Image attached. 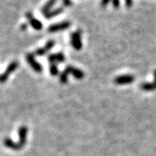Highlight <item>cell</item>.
<instances>
[{
    "label": "cell",
    "instance_id": "6da1fadb",
    "mask_svg": "<svg viewBox=\"0 0 156 156\" xmlns=\"http://www.w3.org/2000/svg\"><path fill=\"white\" fill-rule=\"evenodd\" d=\"M27 133L28 128L26 126L20 127L18 129V135H19V141L15 143L11 139L5 138L3 140V144L8 148L14 151H20L26 145V140H27Z\"/></svg>",
    "mask_w": 156,
    "mask_h": 156
},
{
    "label": "cell",
    "instance_id": "7a4b0ae2",
    "mask_svg": "<svg viewBox=\"0 0 156 156\" xmlns=\"http://www.w3.org/2000/svg\"><path fill=\"white\" fill-rule=\"evenodd\" d=\"M82 34L83 32L81 30H78L76 31L71 33V44L74 49L79 51L83 48L82 43Z\"/></svg>",
    "mask_w": 156,
    "mask_h": 156
},
{
    "label": "cell",
    "instance_id": "3957f363",
    "mask_svg": "<svg viewBox=\"0 0 156 156\" xmlns=\"http://www.w3.org/2000/svg\"><path fill=\"white\" fill-rule=\"evenodd\" d=\"M18 65H19V63L18 61H13L8 65L6 70L3 72V74L0 75V83H4L7 81L8 78L11 75L14 71H15L17 68L18 67Z\"/></svg>",
    "mask_w": 156,
    "mask_h": 156
},
{
    "label": "cell",
    "instance_id": "277c9868",
    "mask_svg": "<svg viewBox=\"0 0 156 156\" xmlns=\"http://www.w3.org/2000/svg\"><path fill=\"white\" fill-rule=\"evenodd\" d=\"M71 26V22L69 21H63V22H59V23L53 24L48 28V33H56L59 31H64L67 30Z\"/></svg>",
    "mask_w": 156,
    "mask_h": 156
},
{
    "label": "cell",
    "instance_id": "5b68a950",
    "mask_svg": "<svg viewBox=\"0 0 156 156\" xmlns=\"http://www.w3.org/2000/svg\"><path fill=\"white\" fill-rule=\"evenodd\" d=\"M26 61L30 64V67H32V69L34 70V71L37 72V73H41L43 71V67H42L41 64L38 63L35 59L34 55L32 53H28L26 56Z\"/></svg>",
    "mask_w": 156,
    "mask_h": 156
},
{
    "label": "cell",
    "instance_id": "8992f818",
    "mask_svg": "<svg viewBox=\"0 0 156 156\" xmlns=\"http://www.w3.org/2000/svg\"><path fill=\"white\" fill-rule=\"evenodd\" d=\"M135 76L133 75H119L113 79V83L117 85H125L134 83Z\"/></svg>",
    "mask_w": 156,
    "mask_h": 156
},
{
    "label": "cell",
    "instance_id": "52a82bcc",
    "mask_svg": "<svg viewBox=\"0 0 156 156\" xmlns=\"http://www.w3.org/2000/svg\"><path fill=\"white\" fill-rule=\"evenodd\" d=\"M26 18H27L29 23L31 25V26L34 28L35 30L40 31L43 29V24L41 23V21L34 18V14L32 12H27L26 14Z\"/></svg>",
    "mask_w": 156,
    "mask_h": 156
},
{
    "label": "cell",
    "instance_id": "ba28073f",
    "mask_svg": "<svg viewBox=\"0 0 156 156\" xmlns=\"http://www.w3.org/2000/svg\"><path fill=\"white\" fill-rule=\"evenodd\" d=\"M65 71L68 73V75H72L78 80H82L83 78L85 77V73L82 70L76 68L73 66H67L65 68Z\"/></svg>",
    "mask_w": 156,
    "mask_h": 156
},
{
    "label": "cell",
    "instance_id": "9c48e42d",
    "mask_svg": "<svg viewBox=\"0 0 156 156\" xmlns=\"http://www.w3.org/2000/svg\"><path fill=\"white\" fill-rule=\"evenodd\" d=\"M55 41L53 40H50L46 43V44L44 47L40 48L35 51V55H37V56H43V55H46L48 51H49L50 50L54 47L55 45Z\"/></svg>",
    "mask_w": 156,
    "mask_h": 156
},
{
    "label": "cell",
    "instance_id": "30bf717a",
    "mask_svg": "<svg viewBox=\"0 0 156 156\" xmlns=\"http://www.w3.org/2000/svg\"><path fill=\"white\" fill-rule=\"evenodd\" d=\"M48 62L50 63H55L57 64L58 63H63L65 61V55H63V52H58V53L51 54L48 57Z\"/></svg>",
    "mask_w": 156,
    "mask_h": 156
},
{
    "label": "cell",
    "instance_id": "8fae6325",
    "mask_svg": "<svg viewBox=\"0 0 156 156\" xmlns=\"http://www.w3.org/2000/svg\"><path fill=\"white\" fill-rule=\"evenodd\" d=\"M154 82L144 83L140 85V89L144 91H153L156 90V69L154 72Z\"/></svg>",
    "mask_w": 156,
    "mask_h": 156
},
{
    "label": "cell",
    "instance_id": "7c38bea8",
    "mask_svg": "<svg viewBox=\"0 0 156 156\" xmlns=\"http://www.w3.org/2000/svg\"><path fill=\"white\" fill-rule=\"evenodd\" d=\"M63 12V7H58L55 8L54 10H51L48 13H47L46 14H44V18L46 19H51V18H53L56 16L59 15L60 14H62Z\"/></svg>",
    "mask_w": 156,
    "mask_h": 156
},
{
    "label": "cell",
    "instance_id": "4fadbf2b",
    "mask_svg": "<svg viewBox=\"0 0 156 156\" xmlns=\"http://www.w3.org/2000/svg\"><path fill=\"white\" fill-rule=\"evenodd\" d=\"M57 2V0H48L47 2H46L43 6H42L41 10V14H43L44 15L46 14L47 13L51 10V9L54 6L55 3Z\"/></svg>",
    "mask_w": 156,
    "mask_h": 156
},
{
    "label": "cell",
    "instance_id": "5bb4252c",
    "mask_svg": "<svg viewBox=\"0 0 156 156\" xmlns=\"http://www.w3.org/2000/svg\"><path fill=\"white\" fill-rule=\"evenodd\" d=\"M49 71L50 74L52 76H56V75H59V69L57 67V64H55V63H50Z\"/></svg>",
    "mask_w": 156,
    "mask_h": 156
},
{
    "label": "cell",
    "instance_id": "9a60e30c",
    "mask_svg": "<svg viewBox=\"0 0 156 156\" xmlns=\"http://www.w3.org/2000/svg\"><path fill=\"white\" fill-rule=\"evenodd\" d=\"M68 73L64 70L60 75H59V81L63 84H66L68 82Z\"/></svg>",
    "mask_w": 156,
    "mask_h": 156
},
{
    "label": "cell",
    "instance_id": "2e32d148",
    "mask_svg": "<svg viewBox=\"0 0 156 156\" xmlns=\"http://www.w3.org/2000/svg\"><path fill=\"white\" fill-rule=\"evenodd\" d=\"M111 2H112V5L115 9H117L121 6V0H111Z\"/></svg>",
    "mask_w": 156,
    "mask_h": 156
},
{
    "label": "cell",
    "instance_id": "e0dca14e",
    "mask_svg": "<svg viewBox=\"0 0 156 156\" xmlns=\"http://www.w3.org/2000/svg\"><path fill=\"white\" fill-rule=\"evenodd\" d=\"M110 2L111 0H101V7H106Z\"/></svg>",
    "mask_w": 156,
    "mask_h": 156
},
{
    "label": "cell",
    "instance_id": "ac0fdd59",
    "mask_svg": "<svg viewBox=\"0 0 156 156\" xmlns=\"http://www.w3.org/2000/svg\"><path fill=\"white\" fill-rule=\"evenodd\" d=\"M63 4L64 6H72V1L71 0H63Z\"/></svg>",
    "mask_w": 156,
    "mask_h": 156
},
{
    "label": "cell",
    "instance_id": "d6986e66",
    "mask_svg": "<svg viewBox=\"0 0 156 156\" xmlns=\"http://www.w3.org/2000/svg\"><path fill=\"white\" fill-rule=\"evenodd\" d=\"M125 3L126 7L130 8L132 7L133 5V0H125Z\"/></svg>",
    "mask_w": 156,
    "mask_h": 156
},
{
    "label": "cell",
    "instance_id": "ffe728a7",
    "mask_svg": "<svg viewBox=\"0 0 156 156\" xmlns=\"http://www.w3.org/2000/svg\"><path fill=\"white\" fill-rule=\"evenodd\" d=\"M27 27H28L27 24L23 23L21 25V26H20V29H21V30H22V31H25V30H26Z\"/></svg>",
    "mask_w": 156,
    "mask_h": 156
}]
</instances>
